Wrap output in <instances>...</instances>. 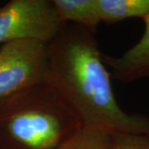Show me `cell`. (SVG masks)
Returning a JSON list of instances; mask_svg holds the SVG:
<instances>
[{"label":"cell","mask_w":149,"mask_h":149,"mask_svg":"<svg viewBox=\"0 0 149 149\" xmlns=\"http://www.w3.org/2000/svg\"><path fill=\"white\" fill-rule=\"evenodd\" d=\"M46 82L83 128L116 133H148L149 118L118 105L95 33L62 23L47 43Z\"/></svg>","instance_id":"6da1fadb"},{"label":"cell","mask_w":149,"mask_h":149,"mask_svg":"<svg viewBox=\"0 0 149 149\" xmlns=\"http://www.w3.org/2000/svg\"><path fill=\"white\" fill-rule=\"evenodd\" d=\"M82 128L46 80L0 99V149H56Z\"/></svg>","instance_id":"7a4b0ae2"},{"label":"cell","mask_w":149,"mask_h":149,"mask_svg":"<svg viewBox=\"0 0 149 149\" xmlns=\"http://www.w3.org/2000/svg\"><path fill=\"white\" fill-rule=\"evenodd\" d=\"M47 43L20 39L0 47V99L45 81Z\"/></svg>","instance_id":"3957f363"},{"label":"cell","mask_w":149,"mask_h":149,"mask_svg":"<svg viewBox=\"0 0 149 149\" xmlns=\"http://www.w3.org/2000/svg\"><path fill=\"white\" fill-rule=\"evenodd\" d=\"M61 24L52 0H11L0 7V44L20 39L49 42Z\"/></svg>","instance_id":"277c9868"},{"label":"cell","mask_w":149,"mask_h":149,"mask_svg":"<svg viewBox=\"0 0 149 149\" xmlns=\"http://www.w3.org/2000/svg\"><path fill=\"white\" fill-rule=\"evenodd\" d=\"M144 32L138 42L120 56L103 54V61L113 76L123 83L149 77V14L143 18Z\"/></svg>","instance_id":"5b68a950"},{"label":"cell","mask_w":149,"mask_h":149,"mask_svg":"<svg viewBox=\"0 0 149 149\" xmlns=\"http://www.w3.org/2000/svg\"><path fill=\"white\" fill-rule=\"evenodd\" d=\"M61 23H74L95 33L101 23L97 0H52Z\"/></svg>","instance_id":"8992f818"},{"label":"cell","mask_w":149,"mask_h":149,"mask_svg":"<svg viewBox=\"0 0 149 149\" xmlns=\"http://www.w3.org/2000/svg\"><path fill=\"white\" fill-rule=\"evenodd\" d=\"M97 6L101 22L106 24L149 14V0H97Z\"/></svg>","instance_id":"52a82bcc"},{"label":"cell","mask_w":149,"mask_h":149,"mask_svg":"<svg viewBox=\"0 0 149 149\" xmlns=\"http://www.w3.org/2000/svg\"><path fill=\"white\" fill-rule=\"evenodd\" d=\"M56 149H118L113 134L83 128Z\"/></svg>","instance_id":"ba28073f"},{"label":"cell","mask_w":149,"mask_h":149,"mask_svg":"<svg viewBox=\"0 0 149 149\" xmlns=\"http://www.w3.org/2000/svg\"><path fill=\"white\" fill-rule=\"evenodd\" d=\"M118 149H149L148 133L113 134Z\"/></svg>","instance_id":"9c48e42d"}]
</instances>
